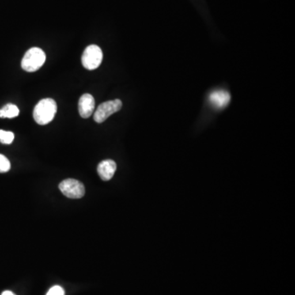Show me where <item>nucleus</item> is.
I'll return each mask as SVG.
<instances>
[{"mask_svg": "<svg viewBox=\"0 0 295 295\" xmlns=\"http://www.w3.org/2000/svg\"><path fill=\"white\" fill-rule=\"evenodd\" d=\"M122 107V102L120 99H114L104 102L98 107L94 114V120L97 123H102L107 120L110 116L120 111Z\"/></svg>", "mask_w": 295, "mask_h": 295, "instance_id": "nucleus-4", "label": "nucleus"}, {"mask_svg": "<svg viewBox=\"0 0 295 295\" xmlns=\"http://www.w3.org/2000/svg\"><path fill=\"white\" fill-rule=\"evenodd\" d=\"M117 170V164L114 160L107 159L104 161L101 162L98 166V174L101 178L102 180H111L114 177Z\"/></svg>", "mask_w": 295, "mask_h": 295, "instance_id": "nucleus-7", "label": "nucleus"}, {"mask_svg": "<svg viewBox=\"0 0 295 295\" xmlns=\"http://www.w3.org/2000/svg\"><path fill=\"white\" fill-rule=\"evenodd\" d=\"M58 106L55 100L50 98L41 99L33 111L34 120L39 125H47L54 120Z\"/></svg>", "mask_w": 295, "mask_h": 295, "instance_id": "nucleus-1", "label": "nucleus"}, {"mask_svg": "<svg viewBox=\"0 0 295 295\" xmlns=\"http://www.w3.org/2000/svg\"><path fill=\"white\" fill-rule=\"evenodd\" d=\"M59 190L69 198H81L85 195V189L84 185L75 179H66L59 184Z\"/></svg>", "mask_w": 295, "mask_h": 295, "instance_id": "nucleus-5", "label": "nucleus"}, {"mask_svg": "<svg viewBox=\"0 0 295 295\" xmlns=\"http://www.w3.org/2000/svg\"><path fill=\"white\" fill-rule=\"evenodd\" d=\"M103 61V52L96 44H91L85 48L81 58L82 65L87 70L98 69Z\"/></svg>", "mask_w": 295, "mask_h": 295, "instance_id": "nucleus-3", "label": "nucleus"}, {"mask_svg": "<svg viewBox=\"0 0 295 295\" xmlns=\"http://www.w3.org/2000/svg\"><path fill=\"white\" fill-rule=\"evenodd\" d=\"M11 168L10 162L5 155L0 154V173H5Z\"/></svg>", "mask_w": 295, "mask_h": 295, "instance_id": "nucleus-11", "label": "nucleus"}, {"mask_svg": "<svg viewBox=\"0 0 295 295\" xmlns=\"http://www.w3.org/2000/svg\"><path fill=\"white\" fill-rule=\"evenodd\" d=\"M64 289H62V287L56 285V286L52 287L51 289L49 290L46 295H64Z\"/></svg>", "mask_w": 295, "mask_h": 295, "instance_id": "nucleus-12", "label": "nucleus"}, {"mask_svg": "<svg viewBox=\"0 0 295 295\" xmlns=\"http://www.w3.org/2000/svg\"><path fill=\"white\" fill-rule=\"evenodd\" d=\"M95 107V99L89 94L83 95L79 99V114L81 115V118H89L93 114Z\"/></svg>", "mask_w": 295, "mask_h": 295, "instance_id": "nucleus-6", "label": "nucleus"}, {"mask_svg": "<svg viewBox=\"0 0 295 295\" xmlns=\"http://www.w3.org/2000/svg\"><path fill=\"white\" fill-rule=\"evenodd\" d=\"M14 141V134L11 131L0 130V142L5 145H10Z\"/></svg>", "mask_w": 295, "mask_h": 295, "instance_id": "nucleus-10", "label": "nucleus"}, {"mask_svg": "<svg viewBox=\"0 0 295 295\" xmlns=\"http://www.w3.org/2000/svg\"><path fill=\"white\" fill-rule=\"evenodd\" d=\"M46 55L39 48L34 47L27 50L21 60V67L28 73H34L42 67L46 62Z\"/></svg>", "mask_w": 295, "mask_h": 295, "instance_id": "nucleus-2", "label": "nucleus"}, {"mask_svg": "<svg viewBox=\"0 0 295 295\" xmlns=\"http://www.w3.org/2000/svg\"><path fill=\"white\" fill-rule=\"evenodd\" d=\"M209 101L213 107L217 109H222L228 105L231 101V95L224 90L213 91L209 95Z\"/></svg>", "mask_w": 295, "mask_h": 295, "instance_id": "nucleus-8", "label": "nucleus"}, {"mask_svg": "<svg viewBox=\"0 0 295 295\" xmlns=\"http://www.w3.org/2000/svg\"><path fill=\"white\" fill-rule=\"evenodd\" d=\"M18 107L13 103H9L0 109V118H13L19 115Z\"/></svg>", "mask_w": 295, "mask_h": 295, "instance_id": "nucleus-9", "label": "nucleus"}, {"mask_svg": "<svg viewBox=\"0 0 295 295\" xmlns=\"http://www.w3.org/2000/svg\"><path fill=\"white\" fill-rule=\"evenodd\" d=\"M2 295H15L13 292H11L9 290L5 291V292H3Z\"/></svg>", "mask_w": 295, "mask_h": 295, "instance_id": "nucleus-13", "label": "nucleus"}]
</instances>
